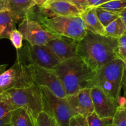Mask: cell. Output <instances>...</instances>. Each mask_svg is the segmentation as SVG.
<instances>
[{"mask_svg":"<svg viewBox=\"0 0 126 126\" xmlns=\"http://www.w3.org/2000/svg\"><path fill=\"white\" fill-rule=\"evenodd\" d=\"M77 55L96 73L108 62L119 57L118 39L87 30L78 43Z\"/></svg>","mask_w":126,"mask_h":126,"instance_id":"obj_1","label":"cell"},{"mask_svg":"<svg viewBox=\"0 0 126 126\" xmlns=\"http://www.w3.org/2000/svg\"><path fill=\"white\" fill-rule=\"evenodd\" d=\"M36 14L33 8L27 17L38 21L47 30L54 34L71 38L79 41L87 32L84 22L81 16H57L43 7H39Z\"/></svg>","mask_w":126,"mask_h":126,"instance_id":"obj_2","label":"cell"},{"mask_svg":"<svg viewBox=\"0 0 126 126\" xmlns=\"http://www.w3.org/2000/svg\"><path fill=\"white\" fill-rule=\"evenodd\" d=\"M53 70L60 78L66 95L94 86L96 73L78 56L62 62Z\"/></svg>","mask_w":126,"mask_h":126,"instance_id":"obj_3","label":"cell"},{"mask_svg":"<svg viewBox=\"0 0 126 126\" xmlns=\"http://www.w3.org/2000/svg\"><path fill=\"white\" fill-rule=\"evenodd\" d=\"M125 63L120 57L105 65L96 72L94 86H98L108 95L118 100L121 90Z\"/></svg>","mask_w":126,"mask_h":126,"instance_id":"obj_4","label":"cell"},{"mask_svg":"<svg viewBox=\"0 0 126 126\" xmlns=\"http://www.w3.org/2000/svg\"><path fill=\"white\" fill-rule=\"evenodd\" d=\"M4 92L16 108H24L35 119L43 111L41 91L35 84L25 87L11 88Z\"/></svg>","mask_w":126,"mask_h":126,"instance_id":"obj_5","label":"cell"},{"mask_svg":"<svg viewBox=\"0 0 126 126\" xmlns=\"http://www.w3.org/2000/svg\"><path fill=\"white\" fill-rule=\"evenodd\" d=\"M23 65L34 64L49 69H54L61 63L47 45H36L27 43L17 50V59Z\"/></svg>","mask_w":126,"mask_h":126,"instance_id":"obj_6","label":"cell"},{"mask_svg":"<svg viewBox=\"0 0 126 126\" xmlns=\"http://www.w3.org/2000/svg\"><path fill=\"white\" fill-rule=\"evenodd\" d=\"M40 88L43 111L52 117L59 126H69L70 119L76 114L70 107L66 97H58L46 87Z\"/></svg>","mask_w":126,"mask_h":126,"instance_id":"obj_7","label":"cell"},{"mask_svg":"<svg viewBox=\"0 0 126 126\" xmlns=\"http://www.w3.org/2000/svg\"><path fill=\"white\" fill-rule=\"evenodd\" d=\"M25 66L33 82L36 86L47 87L61 98H65L67 96L60 78L53 69L46 68L34 64Z\"/></svg>","mask_w":126,"mask_h":126,"instance_id":"obj_8","label":"cell"},{"mask_svg":"<svg viewBox=\"0 0 126 126\" xmlns=\"http://www.w3.org/2000/svg\"><path fill=\"white\" fill-rule=\"evenodd\" d=\"M34 84L27 67L17 59L14 65L0 75V93L11 88H21Z\"/></svg>","mask_w":126,"mask_h":126,"instance_id":"obj_9","label":"cell"},{"mask_svg":"<svg viewBox=\"0 0 126 126\" xmlns=\"http://www.w3.org/2000/svg\"><path fill=\"white\" fill-rule=\"evenodd\" d=\"M23 39L31 44L46 45L50 40L60 36L50 33L36 20L25 17L18 25Z\"/></svg>","mask_w":126,"mask_h":126,"instance_id":"obj_10","label":"cell"},{"mask_svg":"<svg viewBox=\"0 0 126 126\" xmlns=\"http://www.w3.org/2000/svg\"><path fill=\"white\" fill-rule=\"evenodd\" d=\"M94 111L100 118H113L119 107L118 101L98 86L91 89Z\"/></svg>","mask_w":126,"mask_h":126,"instance_id":"obj_11","label":"cell"},{"mask_svg":"<svg viewBox=\"0 0 126 126\" xmlns=\"http://www.w3.org/2000/svg\"><path fill=\"white\" fill-rule=\"evenodd\" d=\"M91 89V88L82 89L74 94L66 97L76 116L79 115L86 118L94 111Z\"/></svg>","mask_w":126,"mask_h":126,"instance_id":"obj_12","label":"cell"},{"mask_svg":"<svg viewBox=\"0 0 126 126\" xmlns=\"http://www.w3.org/2000/svg\"><path fill=\"white\" fill-rule=\"evenodd\" d=\"M78 41L65 36L57 37L50 40L46 45L60 59L61 62L78 56L77 47Z\"/></svg>","mask_w":126,"mask_h":126,"instance_id":"obj_13","label":"cell"},{"mask_svg":"<svg viewBox=\"0 0 126 126\" xmlns=\"http://www.w3.org/2000/svg\"><path fill=\"white\" fill-rule=\"evenodd\" d=\"M43 7L57 16H81L82 11L69 0H48Z\"/></svg>","mask_w":126,"mask_h":126,"instance_id":"obj_14","label":"cell"},{"mask_svg":"<svg viewBox=\"0 0 126 126\" xmlns=\"http://www.w3.org/2000/svg\"><path fill=\"white\" fill-rule=\"evenodd\" d=\"M7 8L13 14L16 22L27 17L31 10L36 6L34 0H5Z\"/></svg>","mask_w":126,"mask_h":126,"instance_id":"obj_15","label":"cell"},{"mask_svg":"<svg viewBox=\"0 0 126 126\" xmlns=\"http://www.w3.org/2000/svg\"><path fill=\"white\" fill-rule=\"evenodd\" d=\"M81 17L84 22L87 30L96 34L107 36L105 28L98 19L95 7H89L82 12Z\"/></svg>","mask_w":126,"mask_h":126,"instance_id":"obj_16","label":"cell"},{"mask_svg":"<svg viewBox=\"0 0 126 126\" xmlns=\"http://www.w3.org/2000/svg\"><path fill=\"white\" fill-rule=\"evenodd\" d=\"M12 126H36L35 119L24 108H17L11 113Z\"/></svg>","mask_w":126,"mask_h":126,"instance_id":"obj_17","label":"cell"},{"mask_svg":"<svg viewBox=\"0 0 126 126\" xmlns=\"http://www.w3.org/2000/svg\"><path fill=\"white\" fill-rule=\"evenodd\" d=\"M16 20L9 9L0 11V39L9 38L10 33L15 28Z\"/></svg>","mask_w":126,"mask_h":126,"instance_id":"obj_18","label":"cell"},{"mask_svg":"<svg viewBox=\"0 0 126 126\" xmlns=\"http://www.w3.org/2000/svg\"><path fill=\"white\" fill-rule=\"evenodd\" d=\"M107 36L115 38H119L126 34V26L121 17L118 18L111 22L105 27Z\"/></svg>","mask_w":126,"mask_h":126,"instance_id":"obj_19","label":"cell"},{"mask_svg":"<svg viewBox=\"0 0 126 126\" xmlns=\"http://www.w3.org/2000/svg\"><path fill=\"white\" fill-rule=\"evenodd\" d=\"M96 7V12L98 16V18L99 20L100 21L101 23L103 25V27L105 28L107 26H108L111 22L114 21L117 18L119 17V14L115 13V12H111V11H107L103 8H101L100 7Z\"/></svg>","mask_w":126,"mask_h":126,"instance_id":"obj_20","label":"cell"},{"mask_svg":"<svg viewBox=\"0 0 126 126\" xmlns=\"http://www.w3.org/2000/svg\"><path fill=\"white\" fill-rule=\"evenodd\" d=\"M16 109L6 92L0 93V119Z\"/></svg>","mask_w":126,"mask_h":126,"instance_id":"obj_21","label":"cell"},{"mask_svg":"<svg viewBox=\"0 0 126 126\" xmlns=\"http://www.w3.org/2000/svg\"><path fill=\"white\" fill-rule=\"evenodd\" d=\"M86 118L88 126H107L113 123L112 118H100L95 111Z\"/></svg>","mask_w":126,"mask_h":126,"instance_id":"obj_22","label":"cell"},{"mask_svg":"<svg viewBox=\"0 0 126 126\" xmlns=\"http://www.w3.org/2000/svg\"><path fill=\"white\" fill-rule=\"evenodd\" d=\"M98 7L119 14L126 8V0H111Z\"/></svg>","mask_w":126,"mask_h":126,"instance_id":"obj_23","label":"cell"},{"mask_svg":"<svg viewBox=\"0 0 126 126\" xmlns=\"http://www.w3.org/2000/svg\"><path fill=\"white\" fill-rule=\"evenodd\" d=\"M36 126H59L56 121L43 111L35 119Z\"/></svg>","mask_w":126,"mask_h":126,"instance_id":"obj_24","label":"cell"},{"mask_svg":"<svg viewBox=\"0 0 126 126\" xmlns=\"http://www.w3.org/2000/svg\"><path fill=\"white\" fill-rule=\"evenodd\" d=\"M112 124L113 126H126V107L119 106L113 118Z\"/></svg>","mask_w":126,"mask_h":126,"instance_id":"obj_25","label":"cell"},{"mask_svg":"<svg viewBox=\"0 0 126 126\" xmlns=\"http://www.w3.org/2000/svg\"><path fill=\"white\" fill-rule=\"evenodd\" d=\"M9 39L11 40L13 46L17 50H19L23 46V36L18 30L14 29L9 34Z\"/></svg>","mask_w":126,"mask_h":126,"instance_id":"obj_26","label":"cell"},{"mask_svg":"<svg viewBox=\"0 0 126 126\" xmlns=\"http://www.w3.org/2000/svg\"><path fill=\"white\" fill-rule=\"evenodd\" d=\"M121 90L123 91V95L119 96L118 98V103L120 107H126V66H125L121 84Z\"/></svg>","mask_w":126,"mask_h":126,"instance_id":"obj_27","label":"cell"},{"mask_svg":"<svg viewBox=\"0 0 126 126\" xmlns=\"http://www.w3.org/2000/svg\"><path fill=\"white\" fill-rule=\"evenodd\" d=\"M118 54L121 59L126 60V34L118 38Z\"/></svg>","mask_w":126,"mask_h":126,"instance_id":"obj_28","label":"cell"},{"mask_svg":"<svg viewBox=\"0 0 126 126\" xmlns=\"http://www.w3.org/2000/svg\"><path fill=\"white\" fill-rule=\"evenodd\" d=\"M69 126H88L85 117L77 115L72 117L70 121Z\"/></svg>","mask_w":126,"mask_h":126,"instance_id":"obj_29","label":"cell"},{"mask_svg":"<svg viewBox=\"0 0 126 126\" xmlns=\"http://www.w3.org/2000/svg\"><path fill=\"white\" fill-rule=\"evenodd\" d=\"M69 1L73 2L82 12L89 7L88 0H69Z\"/></svg>","mask_w":126,"mask_h":126,"instance_id":"obj_30","label":"cell"},{"mask_svg":"<svg viewBox=\"0 0 126 126\" xmlns=\"http://www.w3.org/2000/svg\"><path fill=\"white\" fill-rule=\"evenodd\" d=\"M11 113L0 119V126H12L11 124Z\"/></svg>","mask_w":126,"mask_h":126,"instance_id":"obj_31","label":"cell"},{"mask_svg":"<svg viewBox=\"0 0 126 126\" xmlns=\"http://www.w3.org/2000/svg\"><path fill=\"white\" fill-rule=\"evenodd\" d=\"M36 2V4L39 7H44L48 0H34Z\"/></svg>","mask_w":126,"mask_h":126,"instance_id":"obj_32","label":"cell"},{"mask_svg":"<svg viewBox=\"0 0 126 126\" xmlns=\"http://www.w3.org/2000/svg\"><path fill=\"white\" fill-rule=\"evenodd\" d=\"M119 16L121 17L123 22H124V23H125L126 26V8L125 9L123 10L121 12H120V14H119Z\"/></svg>","mask_w":126,"mask_h":126,"instance_id":"obj_33","label":"cell"},{"mask_svg":"<svg viewBox=\"0 0 126 126\" xmlns=\"http://www.w3.org/2000/svg\"><path fill=\"white\" fill-rule=\"evenodd\" d=\"M7 8V4L5 0H0V11Z\"/></svg>","mask_w":126,"mask_h":126,"instance_id":"obj_34","label":"cell"},{"mask_svg":"<svg viewBox=\"0 0 126 126\" xmlns=\"http://www.w3.org/2000/svg\"><path fill=\"white\" fill-rule=\"evenodd\" d=\"M6 66H7V65H0V75H1V73H2L4 71H6Z\"/></svg>","mask_w":126,"mask_h":126,"instance_id":"obj_35","label":"cell"},{"mask_svg":"<svg viewBox=\"0 0 126 126\" xmlns=\"http://www.w3.org/2000/svg\"><path fill=\"white\" fill-rule=\"evenodd\" d=\"M124 60V63H125V65H126V60Z\"/></svg>","mask_w":126,"mask_h":126,"instance_id":"obj_36","label":"cell"},{"mask_svg":"<svg viewBox=\"0 0 126 126\" xmlns=\"http://www.w3.org/2000/svg\"><path fill=\"white\" fill-rule=\"evenodd\" d=\"M113 126V124H110V125H108V126Z\"/></svg>","mask_w":126,"mask_h":126,"instance_id":"obj_37","label":"cell"}]
</instances>
